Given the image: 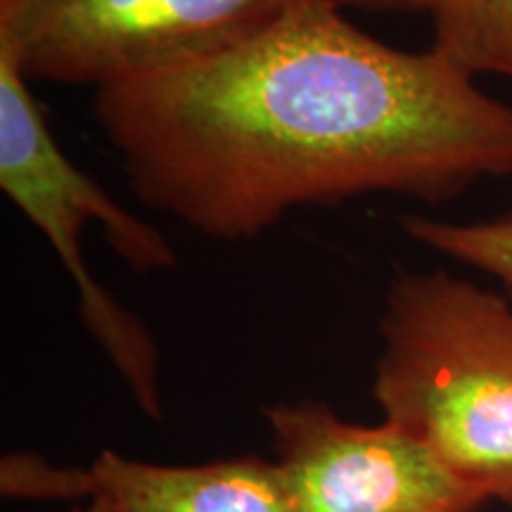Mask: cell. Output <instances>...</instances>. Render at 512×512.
<instances>
[{"mask_svg": "<svg viewBox=\"0 0 512 512\" xmlns=\"http://www.w3.org/2000/svg\"><path fill=\"white\" fill-rule=\"evenodd\" d=\"M93 114L133 195L216 242L368 195L446 204L512 174L510 105L335 0H294L223 53L102 88Z\"/></svg>", "mask_w": 512, "mask_h": 512, "instance_id": "cell-1", "label": "cell"}, {"mask_svg": "<svg viewBox=\"0 0 512 512\" xmlns=\"http://www.w3.org/2000/svg\"><path fill=\"white\" fill-rule=\"evenodd\" d=\"M373 399L484 501L512 508V302L446 271L394 275Z\"/></svg>", "mask_w": 512, "mask_h": 512, "instance_id": "cell-2", "label": "cell"}, {"mask_svg": "<svg viewBox=\"0 0 512 512\" xmlns=\"http://www.w3.org/2000/svg\"><path fill=\"white\" fill-rule=\"evenodd\" d=\"M0 188L72 275L81 323L110 356L138 406L150 418H162L155 339L136 313L98 283L83 256L81 235L98 226L114 254L143 275L169 271L178 256L155 226L121 207L64 155L31 83L8 55H0Z\"/></svg>", "mask_w": 512, "mask_h": 512, "instance_id": "cell-3", "label": "cell"}, {"mask_svg": "<svg viewBox=\"0 0 512 512\" xmlns=\"http://www.w3.org/2000/svg\"><path fill=\"white\" fill-rule=\"evenodd\" d=\"M294 0H0V53L29 83L102 88L223 53Z\"/></svg>", "mask_w": 512, "mask_h": 512, "instance_id": "cell-4", "label": "cell"}, {"mask_svg": "<svg viewBox=\"0 0 512 512\" xmlns=\"http://www.w3.org/2000/svg\"><path fill=\"white\" fill-rule=\"evenodd\" d=\"M294 512H477L486 503L392 422L342 420L328 403L264 408Z\"/></svg>", "mask_w": 512, "mask_h": 512, "instance_id": "cell-5", "label": "cell"}, {"mask_svg": "<svg viewBox=\"0 0 512 512\" xmlns=\"http://www.w3.org/2000/svg\"><path fill=\"white\" fill-rule=\"evenodd\" d=\"M5 498L102 501L114 512H294L278 463L256 456L204 465H155L102 451L88 470L36 453L0 463Z\"/></svg>", "mask_w": 512, "mask_h": 512, "instance_id": "cell-6", "label": "cell"}, {"mask_svg": "<svg viewBox=\"0 0 512 512\" xmlns=\"http://www.w3.org/2000/svg\"><path fill=\"white\" fill-rule=\"evenodd\" d=\"M432 48L472 79L512 81V0H427Z\"/></svg>", "mask_w": 512, "mask_h": 512, "instance_id": "cell-7", "label": "cell"}, {"mask_svg": "<svg viewBox=\"0 0 512 512\" xmlns=\"http://www.w3.org/2000/svg\"><path fill=\"white\" fill-rule=\"evenodd\" d=\"M401 228L418 245L496 278L512 302V211L465 223L408 214Z\"/></svg>", "mask_w": 512, "mask_h": 512, "instance_id": "cell-8", "label": "cell"}, {"mask_svg": "<svg viewBox=\"0 0 512 512\" xmlns=\"http://www.w3.org/2000/svg\"><path fill=\"white\" fill-rule=\"evenodd\" d=\"M335 3L342 8V5H349V8L377 12V15H425L427 0H335Z\"/></svg>", "mask_w": 512, "mask_h": 512, "instance_id": "cell-9", "label": "cell"}, {"mask_svg": "<svg viewBox=\"0 0 512 512\" xmlns=\"http://www.w3.org/2000/svg\"><path fill=\"white\" fill-rule=\"evenodd\" d=\"M72 512H114V510L102 501H88L86 505H81V508H74Z\"/></svg>", "mask_w": 512, "mask_h": 512, "instance_id": "cell-10", "label": "cell"}]
</instances>
